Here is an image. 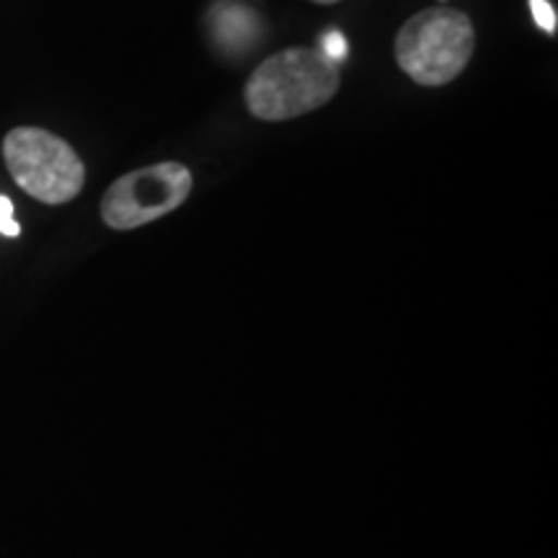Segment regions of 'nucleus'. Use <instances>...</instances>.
<instances>
[{
  "instance_id": "obj_1",
  "label": "nucleus",
  "mask_w": 558,
  "mask_h": 558,
  "mask_svg": "<svg viewBox=\"0 0 558 558\" xmlns=\"http://www.w3.org/2000/svg\"><path fill=\"white\" fill-rule=\"evenodd\" d=\"M339 86V65L318 47H290L271 54L248 75L243 101L256 120L288 122L326 107Z\"/></svg>"
},
{
  "instance_id": "obj_2",
  "label": "nucleus",
  "mask_w": 558,
  "mask_h": 558,
  "mask_svg": "<svg viewBox=\"0 0 558 558\" xmlns=\"http://www.w3.org/2000/svg\"><path fill=\"white\" fill-rule=\"evenodd\" d=\"M396 62L418 86H448L469 68L476 32L463 11L437 5L411 16L396 34Z\"/></svg>"
},
{
  "instance_id": "obj_3",
  "label": "nucleus",
  "mask_w": 558,
  "mask_h": 558,
  "mask_svg": "<svg viewBox=\"0 0 558 558\" xmlns=\"http://www.w3.org/2000/svg\"><path fill=\"white\" fill-rule=\"evenodd\" d=\"M11 179L45 205H65L86 184V166L73 145L41 128H16L3 140Z\"/></svg>"
},
{
  "instance_id": "obj_4",
  "label": "nucleus",
  "mask_w": 558,
  "mask_h": 558,
  "mask_svg": "<svg viewBox=\"0 0 558 558\" xmlns=\"http://www.w3.org/2000/svg\"><path fill=\"white\" fill-rule=\"evenodd\" d=\"M194 177L184 163L163 160L117 179L101 197V220L114 230H135L184 205Z\"/></svg>"
},
{
  "instance_id": "obj_5",
  "label": "nucleus",
  "mask_w": 558,
  "mask_h": 558,
  "mask_svg": "<svg viewBox=\"0 0 558 558\" xmlns=\"http://www.w3.org/2000/svg\"><path fill=\"white\" fill-rule=\"evenodd\" d=\"M318 50L326 54V58H329L331 62H337L339 65V60H344L347 58V41H344V34H339V32H329V34H324V39L318 41Z\"/></svg>"
},
{
  "instance_id": "obj_6",
  "label": "nucleus",
  "mask_w": 558,
  "mask_h": 558,
  "mask_svg": "<svg viewBox=\"0 0 558 558\" xmlns=\"http://www.w3.org/2000/svg\"><path fill=\"white\" fill-rule=\"evenodd\" d=\"M530 11H533L535 24H538L543 32L556 34V9L548 0H530Z\"/></svg>"
},
{
  "instance_id": "obj_7",
  "label": "nucleus",
  "mask_w": 558,
  "mask_h": 558,
  "mask_svg": "<svg viewBox=\"0 0 558 558\" xmlns=\"http://www.w3.org/2000/svg\"><path fill=\"white\" fill-rule=\"evenodd\" d=\"M0 233L16 239L21 233L19 222L13 220V202L9 197H0Z\"/></svg>"
},
{
  "instance_id": "obj_8",
  "label": "nucleus",
  "mask_w": 558,
  "mask_h": 558,
  "mask_svg": "<svg viewBox=\"0 0 558 558\" xmlns=\"http://www.w3.org/2000/svg\"><path fill=\"white\" fill-rule=\"evenodd\" d=\"M313 3H318V5H333V3H341V0H313Z\"/></svg>"
}]
</instances>
